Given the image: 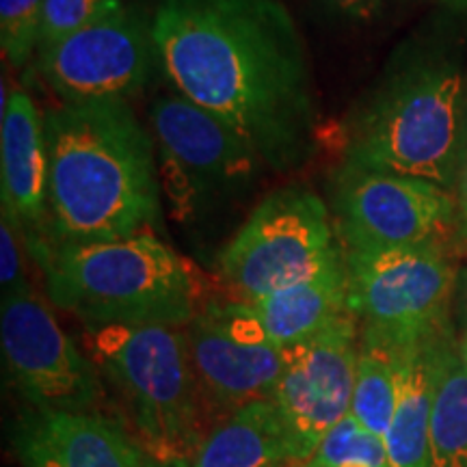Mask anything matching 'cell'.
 Returning a JSON list of instances; mask_svg holds the SVG:
<instances>
[{"label":"cell","mask_w":467,"mask_h":467,"mask_svg":"<svg viewBox=\"0 0 467 467\" xmlns=\"http://www.w3.org/2000/svg\"><path fill=\"white\" fill-rule=\"evenodd\" d=\"M150 121L161 189L178 221H192L266 167L243 137L178 93L151 104Z\"/></svg>","instance_id":"cell-8"},{"label":"cell","mask_w":467,"mask_h":467,"mask_svg":"<svg viewBox=\"0 0 467 467\" xmlns=\"http://www.w3.org/2000/svg\"><path fill=\"white\" fill-rule=\"evenodd\" d=\"M454 195H457V203H459V227L463 232V236L467 238V162L461 167L457 186H454Z\"/></svg>","instance_id":"cell-26"},{"label":"cell","mask_w":467,"mask_h":467,"mask_svg":"<svg viewBox=\"0 0 467 467\" xmlns=\"http://www.w3.org/2000/svg\"><path fill=\"white\" fill-rule=\"evenodd\" d=\"M0 191L3 214L28 244L44 238L48 208V150L44 115L25 89H11L0 115Z\"/></svg>","instance_id":"cell-15"},{"label":"cell","mask_w":467,"mask_h":467,"mask_svg":"<svg viewBox=\"0 0 467 467\" xmlns=\"http://www.w3.org/2000/svg\"><path fill=\"white\" fill-rule=\"evenodd\" d=\"M46 275L50 301L85 327H180L203 306L189 262L151 232L78 244H28Z\"/></svg>","instance_id":"cell-4"},{"label":"cell","mask_w":467,"mask_h":467,"mask_svg":"<svg viewBox=\"0 0 467 467\" xmlns=\"http://www.w3.org/2000/svg\"><path fill=\"white\" fill-rule=\"evenodd\" d=\"M295 463L290 435L273 400H255L219 422L192 467H277Z\"/></svg>","instance_id":"cell-18"},{"label":"cell","mask_w":467,"mask_h":467,"mask_svg":"<svg viewBox=\"0 0 467 467\" xmlns=\"http://www.w3.org/2000/svg\"><path fill=\"white\" fill-rule=\"evenodd\" d=\"M431 467H467V366L446 337L435 355Z\"/></svg>","instance_id":"cell-19"},{"label":"cell","mask_w":467,"mask_h":467,"mask_svg":"<svg viewBox=\"0 0 467 467\" xmlns=\"http://www.w3.org/2000/svg\"><path fill=\"white\" fill-rule=\"evenodd\" d=\"M268 340L279 348L295 347L334 323L348 309V277L344 254L306 282L249 303Z\"/></svg>","instance_id":"cell-16"},{"label":"cell","mask_w":467,"mask_h":467,"mask_svg":"<svg viewBox=\"0 0 467 467\" xmlns=\"http://www.w3.org/2000/svg\"><path fill=\"white\" fill-rule=\"evenodd\" d=\"M336 16L353 22H370L388 9L392 0H320Z\"/></svg>","instance_id":"cell-25"},{"label":"cell","mask_w":467,"mask_h":467,"mask_svg":"<svg viewBox=\"0 0 467 467\" xmlns=\"http://www.w3.org/2000/svg\"><path fill=\"white\" fill-rule=\"evenodd\" d=\"M141 467H192L191 459H156L145 454Z\"/></svg>","instance_id":"cell-27"},{"label":"cell","mask_w":467,"mask_h":467,"mask_svg":"<svg viewBox=\"0 0 467 467\" xmlns=\"http://www.w3.org/2000/svg\"><path fill=\"white\" fill-rule=\"evenodd\" d=\"M159 66L178 96L223 121L271 169L309 156L312 74L295 17L279 0H161Z\"/></svg>","instance_id":"cell-1"},{"label":"cell","mask_w":467,"mask_h":467,"mask_svg":"<svg viewBox=\"0 0 467 467\" xmlns=\"http://www.w3.org/2000/svg\"><path fill=\"white\" fill-rule=\"evenodd\" d=\"M358 323L355 314L347 312L317 336L284 348V370L271 400L290 435L295 463H306L325 435L350 413Z\"/></svg>","instance_id":"cell-12"},{"label":"cell","mask_w":467,"mask_h":467,"mask_svg":"<svg viewBox=\"0 0 467 467\" xmlns=\"http://www.w3.org/2000/svg\"><path fill=\"white\" fill-rule=\"evenodd\" d=\"M121 5V0H44L39 50L93 25Z\"/></svg>","instance_id":"cell-23"},{"label":"cell","mask_w":467,"mask_h":467,"mask_svg":"<svg viewBox=\"0 0 467 467\" xmlns=\"http://www.w3.org/2000/svg\"><path fill=\"white\" fill-rule=\"evenodd\" d=\"M465 162H467V80H465V96H463V141H461V167H463Z\"/></svg>","instance_id":"cell-28"},{"label":"cell","mask_w":467,"mask_h":467,"mask_svg":"<svg viewBox=\"0 0 467 467\" xmlns=\"http://www.w3.org/2000/svg\"><path fill=\"white\" fill-rule=\"evenodd\" d=\"M344 254L334 217L317 192L288 186L266 195L219 255V273L254 303L314 277Z\"/></svg>","instance_id":"cell-7"},{"label":"cell","mask_w":467,"mask_h":467,"mask_svg":"<svg viewBox=\"0 0 467 467\" xmlns=\"http://www.w3.org/2000/svg\"><path fill=\"white\" fill-rule=\"evenodd\" d=\"M301 467H389V459L381 437L366 431L348 413Z\"/></svg>","instance_id":"cell-21"},{"label":"cell","mask_w":467,"mask_h":467,"mask_svg":"<svg viewBox=\"0 0 467 467\" xmlns=\"http://www.w3.org/2000/svg\"><path fill=\"white\" fill-rule=\"evenodd\" d=\"M11 446L25 467H141L145 457L119 420L31 407L16 420Z\"/></svg>","instance_id":"cell-14"},{"label":"cell","mask_w":467,"mask_h":467,"mask_svg":"<svg viewBox=\"0 0 467 467\" xmlns=\"http://www.w3.org/2000/svg\"><path fill=\"white\" fill-rule=\"evenodd\" d=\"M467 72L441 42L409 46L342 134L344 165L426 180L454 192Z\"/></svg>","instance_id":"cell-3"},{"label":"cell","mask_w":467,"mask_h":467,"mask_svg":"<svg viewBox=\"0 0 467 467\" xmlns=\"http://www.w3.org/2000/svg\"><path fill=\"white\" fill-rule=\"evenodd\" d=\"M44 132L48 208L37 243L117 241L159 223L154 137L126 98L61 102L44 113Z\"/></svg>","instance_id":"cell-2"},{"label":"cell","mask_w":467,"mask_h":467,"mask_svg":"<svg viewBox=\"0 0 467 467\" xmlns=\"http://www.w3.org/2000/svg\"><path fill=\"white\" fill-rule=\"evenodd\" d=\"M431 3L441 5V7L457 11V14H467V0H431Z\"/></svg>","instance_id":"cell-29"},{"label":"cell","mask_w":467,"mask_h":467,"mask_svg":"<svg viewBox=\"0 0 467 467\" xmlns=\"http://www.w3.org/2000/svg\"><path fill=\"white\" fill-rule=\"evenodd\" d=\"M44 0H0V46L11 66L22 67L39 48Z\"/></svg>","instance_id":"cell-22"},{"label":"cell","mask_w":467,"mask_h":467,"mask_svg":"<svg viewBox=\"0 0 467 467\" xmlns=\"http://www.w3.org/2000/svg\"><path fill=\"white\" fill-rule=\"evenodd\" d=\"M0 288H3V299H11L31 288L25 275L17 227L5 214L0 221Z\"/></svg>","instance_id":"cell-24"},{"label":"cell","mask_w":467,"mask_h":467,"mask_svg":"<svg viewBox=\"0 0 467 467\" xmlns=\"http://www.w3.org/2000/svg\"><path fill=\"white\" fill-rule=\"evenodd\" d=\"M344 258L364 337L396 350L443 337L454 288L446 244L344 249Z\"/></svg>","instance_id":"cell-6"},{"label":"cell","mask_w":467,"mask_h":467,"mask_svg":"<svg viewBox=\"0 0 467 467\" xmlns=\"http://www.w3.org/2000/svg\"><path fill=\"white\" fill-rule=\"evenodd\" d=\"M459 353H461V358H463L465 366H467V337H465L463 342H461V350H459Z\"/></svg>","instance_id":"cell-30"},{"label":"cell","mask_w":467,"mask_h":467,"mask_svg":"<svg viewBox=\"0 0 467 467\" xmlns=\"http://www.w3.org/2000/svg\"><path fill=\"white\" fill-rule=\"evenodd\" d=\"M329 191L344 249L446 244L459 225L457 195L426 180L342 162Z\"/></svg>","instance_id":"cell-9"},{"label":"cell","mask_w":467,"mask_h":467,"mask_svg":"<svg viewBox=\"0 0 467 467\" xmlns=\"http://www.w3.org/2000/svg\"><path fill=\"white\" fill-rule=\"evenodd\" d=\"M184 334L214 424L249 402L273 399L284 370V348L268 340L249 303H206Z\"/></svg>","instance_id":"cell-11"},{"label":"cell","mask_w":467,"mask_h":467,"mask_svg":"<svg viewBox=\"0 0 467 467\" xmlns=\"http://www.w3.org/2000/svg\"><path fill=\"white\" fill-rule=\"evenodd\" d=\"M295 465H299V463H284V465H277V467H295Z\"/></svg>","instance_id":"cell-31"},{"label":"cell","mask_w":467,"mask_h":467,"mask_svg":"<svg viewBox=\"0 0 467 467\" xmlns=\"http://www.w3.org/2000/svg\"><path fill=\"white\" fill-rule=\"evenodd\" d=\"M85 348L113 389L119 422L145 454L195 459L214 424L180 327H85Z\"/></svg>","instance_id":"cell-5"},{"label":"cell","mask_w":467,"mask_h":467,"mask_svg":"<svg viewBox=\"0 0 467 467\" xmlns=\"http://www.w3.org/2000/svg\"><path fill=\"white\" fill-rule=\"evenodd\" d=\"M443 337L400 350L399 400L383 440L389 467H431L435 355Z\"/></svg>","instance_id":"cell-17"},{"label":"cell","mask_w":467,"mask_h":467,"mask_svg":"<svg viewBox=\"0 0 467 467\" xmlns=\"http://www.w3.org/2000/svg\"><path fill=\"white\" fill-rule=\"evenodd\" d=\"M0 344L11 383L31 409L100 413L104 381L52 309L28 288L3 299Z\"/></svg>","instance_id":"cell-10"},{"label":"cell","mask_w":467,"mask_h":467,"mask_svg":"<svg viewBox=\"0 0 467 467\" xmlns=\"http://www.w3.org/2000/svg\"><path fill=\"white\" fill-rule=\"evenodd\" d=\"M159 63L151 20L121 5L93 25L39 50V69L63 102L128 98Z\"/></svg>","instance_id":"cell-13"},{"label":"cell","mask_w":467,"mask_h":467,"mask_svg":"<svg viewBox=\"0 0 467 467\" xmlns=\"http://www.w3.org/2000/svg\"><path fill=\"white\" fill-rule=\"evenodd\" d=\"M400 350L361 336L350 416L385 440L399 400Z\"/></svg>","instance_id":"cell-20"}]
</instances>
